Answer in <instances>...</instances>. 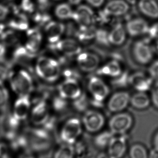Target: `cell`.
<instances>
[{
  "instance_id": "8992f818",
  "label": "cell",
  "mask_w": 158,
  "mask_h": 158,
  "mask_svg": "<svg viewBox=\"0 0 158 158\" xmlns=\"http://www.w3.org/2000/svg\"><path fill=\"white\" fill-rule=\"evenodd\" d=\"M82 131V123L77 118L67 120L60 132V138L65 144L73 145L76 142Z\"/></svg>"
},
{
  "instance_id": "681fc988",
  "label": "cell",
  "mask_w": 158,
  "mask_h": 158,
  "mask_svg": "<svg viewBox=\"0 0 158 158\" xmlns=\"http://www.w3.org/2000/svg\"><path fill=\"white\" fill-rule=\"evenodd\" d=\"M85 1L91 7L98 8L103 5L105 0H85Z\"/></svg>"
},
{
  "instance_id": "4316f807",
  "label": "cell",
  "mask_w": 158,
  "mask_h": 158,
  "mask_svg": "<svg viewBox=\"0 0 158 158\" xmlns=\"http://www.w3.org/2000/svg\"><path fill=\"white\" fill-rule=\"evenodd\" d=\"M97 28L95 26H79V27L75 33V36L77 40L83 43H86L95 38Z\"/></svg>"
},
{
  "instance_id": "277c9868",
  "label": "cell",
  "mask_w": 158,
  "mask_h": 158,
  "mask_svg": "<svg viewBox=\"0 0 158 158\" xmlns=\"http://www.w3.org/2000/svg\"><path fill=\"white\" fill-rule=\"evenodd\" d=\"M88 89L95 106H101L110 93V89L105 82L99 77H90L88 83Z\"/></svg>"
},
{
  "instance_id": "6da1fadb",
  "label": "cell",
  "mask_w": 158,
  "mask_h": 158,
  "mask_svg": "<svg viewBox=\"0 0 158 158\" xmlns=\"http://www.w3.org/2000/svg\"><path fill=\"white\" fill-rule=\"evenodd\" d=\"M35 70L40 77L49 82L56 81L59 78L60 73L58 61L47 57H41L38 59Z\"/></svg>"
},
{
  "instance_id": "83f0119b",
  "label": "cell",
  "mask_w": 158,
  "mask_h": 158,
  "mask_svg": "<svg viewBox=\"0 0 158 158\" xmlns=\"http://www.w3.org/2000/svg\"><path fill=\"white\" fill-rule=\"evenodd\" d=\"M150 102V98L145 92L138 91L137 93L130 97V103L136 109H146L148 107Z\"/></svg>"
},
{
  "instance_id": "ba28073f",
  "label": "cell",
  "mask_w": 158,
  "mask_h": 158,
  "mask_svg": "<svg viewBox=\"0 0 158 158\" xmlns=\"http://www.w3.org/2000/svg\"><path fill=\"white\" fill-rule=\"evenodd\" d=\"M49 48L68 57L77 56L82 52V48L78 42L71 38L65 39L54 44H50Z\"/></svg>"
},
{
  "instance_id": "ab89813d",
  "label": "cell",
  "mask_w": 158,
  "mask_h": 158,
  "mask_svg": "<svg viewBox=\"0 0 158 158\" xmlns=\"http://www.w3.org/2000/svg\"><path fill=\"white\" fill-rule=\"evenodd\" d=\"M35 3L32 0H22L21 4V9L27 13H33L35 10Z\"/></svg>"
},
{
  "instance_id": "4dcf8cb0",
  "label": "cell",
  "mask_w": 158,
  "mask_h": 158,
  "mask_svg": "<svg viewBox=\"0 0 158 158\" xmlns=\"http://www.w3.org/2000/svg\"><path fill=\"white\" fill-rule=\"evenodd\" d=\"M0 40L5 46H14L18 45L20 40L19 36L13 29L6 30L0 36Z\"/></svg>"
},
{
  "instance_id": "f1b7e54d",
  "label": "cell",
  "mask_w": 158,
  "mask_h": 158,
  "mask_svg": "<svg viewBox=\"0 0 158 158\" xmlns=\"http://www.w3.org/2000/svg\"><path fill=\"white\" fill-rule=\"evenodd\" d=\"M16 16L11 20L8 23L10 28L18 31H25L28 29L29 24L27 17L25 14L20 13L15 15Z\"/></svg>"
},
{
  "instance_id": "f35d334b",
  "label": "cell",
  "mask_w": 158,
  "mask_h": 158,
  "mask_svg": "<svg viewBox=\"0 0 158 158\" xmlns=\"http://www.w3.org/2000/svg\"><path fill=\"white\" fill-rule=\"evenodd\" d=\"M129 76L126 73L123 72L119 76L113 78V85L117 87H123L126 85L128 84Z\"/></svg>"
},
{
  "instance_id": "5b68a950",
  "label": "cell",
  "mask_w": 158,
  "mask_h": 158,
  "mask_svg": "<svg viewBox=\"0 0 158 158\" xmlns=\"http://www.w3.org/2000/svg\"><path fill=\"white\" fill-rule=\"evenodd\" d=\"M150 39L148 37L138 40L133 46L134 58L140 64H148L153 58L155 52L153 47L150 45Z\"/></svg>"
},
{
  "instance_id": "b9f144b4",
  "label": "cell",
  "mask_w": 158,
  "mask_h": 158,
  "mask_svg": "<svg viewBox=\"0 0 158 158\" xmlns=\"http://www.w3.org/2000/svg\"><path fill=\"white\" fill-rule=\"evenodd\" d=\"M151 100L153 105L158 109V81H155L151 88Z\"/></svg>"
},
{
  "instance_id": "e575fe53",
  "label": "cell",
  "mask_w": 158,
  "mask_h": 158,
  "mask_svg": "<svg viewBox=\"0 0 158 158\" xmlns=\"http://www.w3.org/2000/svg\"><path fill=\"white\" fill-rule=\"evenodd\" d=\"M129 155L132 158H147L148 154L143 146L139 144H135L130 148Z\"/></svg>"
},
{
  "instance_id": "bcb514c9",
  "label": "cell",
  "mask_w": 158,
  "mask_h": 158,
  "mask_svg": "<svg viewBox=\"0 0 158 158\" xmlns=\"http://www.w3.org/2000/svg\"><path fill=\"white\" fill-rule=\"evenodd\" d=\"M9 64L4 59L0 60V77L5 76L9 68Z\"/></svg>"
},
{
  "instance_id": "8d00e7d4",
  "label": "cell",
  "mask_w": 158,
  "mask_h": 158,
  "mask_svg": "<svg viewBox=\"0 0 158 158\" xmlns=\"http://www.w3.org/2000/svg\"><path fill=\"white\" fill-rule=\"evenodd\" d=\"M51 19V16L47 12L39 11L33 16L34 21L40 26L46 25L50 22Z\"/></svg>"
},
{
  "instance_id": "ee69618b",
  "label": "cell",
  "mask_w": 158,
  "mask_h": 158,
  "mask_svg": "<svg viewBox=\"0 0 158 158\" xmlns=\"http://www.w3.org/2000/svg\"><path fill=\"white\" fill-rule=\"evenodd\" d=\"M36 3L38 10L40 11L47 12L52 5L50 0H36Z\"/></svg>"
},
{
  "instance_id": "c3c4849f",
  "label": "cell",
  "mask_w": 158,
  "mask_h": 158,
  "mask_svg": "<svg viewBox=\"0 0 158 158\" xmlns=\"http://www.w3.org/2000/svg\"><path fill=\"white\" fill-rule=\"evenodd\" d=\"M10 13V9L7 6L0 4V21L4 20Z\"/></svg>"
},
{
  "instance_id": "11a10c76",
  "label": "cell",
  "mask_w": 158,
  "mask_h": 158,
  "mask_svg": "<svg viewBox=\"0 0 158 158\" xmlns=\"http://www.w3.org/2000/svg\"><path fill=\"white\" fill-rule=\"evenodd\" d=\"M153 145L154 147L158 148V132L156 133L153 139Z\"/></svg>"
},
{
  "instance_id": "d6986e66",
  "label": "cell",
  "mask_w": 158,
  "mask_h": 158,
  "mask_svg": "<svg viewBox=\"0 0 158 158\" xmlns=\"http://www.w3.org/2000/svg\"><path fill=\"white\" fill-rule=\"evenodd\" d=\"M65 26L62 23L50 21L45 25V31L50 44L57 43L65 31Z\"/></svg>"
},
{
  "instance_id": "f6af8a7d",
  "label": "cell",
  "mask_w": 158,
  "mask_h": 158,
  "mask_svg": "<svg viewBox=\"0 0 158 158\" xmlns=\"http://www.w3.org/2000/svg\"><path fill=\"white\" fill-rule=\"evenodd\" d=\"M110 17L103 10L100 11L98 15H96V22H98L101 24H105L110 21Z\"/></svg>"
},
{
  "instance_id": "8fae6325",
  "label": "cell",
  "mask_w": 158,
  "mask_h": 158,
  "mask_svg": "<svg viewBox=\"0 0 158 158\" xmlns=\"http://www.w3.org/2000/svg\"><path fill=\"white\" fill-rule=\"evenodd\" d=\"M72 19L79 26H89L96 23V15L91 7L86 5H79L73 11Z\"/></svg>"
},
{
  "instance_id": "ffe728a7",
  "label": "cell",
  "mask_w": 158,
  "mask_h": 158,
  "mask_svg": "<svg viewBox=\"0 0 158 158\" xmlns=\"http://www.w3.org/2000/svg\"><path fill=\"white\" fill-rule=\"evenodd\" d=\"M49 114L48 108L46 102H40L35 106L32 110L31 121L36 125L44 124L48 120Z\"/></svg>"
},
{
  "instance_id": "d6a6232c",
  "label": "cell",
  "mask_w": 158,
  "mask_h": 158,
  "mask_svg": "<svg viewBox=\"0 0 158 158\" xmlns=\"http://www.w3.org/2000/svg\"><path fill=\"white\" fill-rule=\"evenodd\" d=\"M75 153V150L73 145L65 144L58 149L54 157L57 158H71L74 157Z\"/></svg>"
},
{
  "instance_id": "9c48e42d",
  "label": "cell",
  "mask_w": 158,
  "mask_h": 158,
  "mask_svg": "<svg viewBox=\"0 0 158 158\" xmlns=\"http://www.w3.org/2000/svg\"><path fill=\"white\" fill-rule=\"evenodd\" d=\"M60 97L66 100H74L82 94L81 87L77 79L66 78L58 88Z\"/></svg>"
},
{
  "instance_id": "603a6c76",
  "label": "cell",
  "mask_w": 158,
  "mask_h": 158,
  "mask_svg": "<svg viewBox=\"0 0 158 158\" xmlns=\"http://www.w3.org/2000/svg\"><path fill=\"white\" fill-rule=\"evenodd\" d=\"M123 73L122 66L119 61L115 60L110 61L100 68L97 69L99 75L114 78L119 76Z\"/></svg>"
},
{
  "instance_id": "9f6ffc18",
  "label": "cell",
  "mask_w": 158,
  "mask_h": 158,
  "mask_svg": "<svg viewBox=\"0 0 158 158\" xmlns=\"http://www.w3.org/2000/svg\"><path fill=\"white\" fill-rule=\"evenodd\" d=\"M153 48H154L155 52H156L158 54V40H157V41L155 42V45H154Z\"/></svg>"
},
{
  "instance_id": "836d02e7",
  "label": "cell",
  "mask_w": 158,
  "mask_h": 158,
  "mask_svg": "<svg viewBox=\"0 0 158 158\" xmlns=\"http://www.w3.org/2000/svg\"><path fill=\"white\" fill-rule=\"evenodd\" d=\"M94 39L98 44L102 46L108 47L110 45L109 40V32L106 29L97 28Z\"/></svg>"
},
{
  "instance_id": "f907efd6",
  "label": "cell",
  "mask_w": 158,
  "mask_h": 158,
  "mask_svg": "<svg viewBox=\"0 0 158 158\" xmlns=\"http://www.w3.org/2000/svg\"><path fill=\"white\" fill-rule=\"evenodd\" d=\"M5 45L3 43H0V60L4 59L6 49Z\"/></svg>"
},
{
  "instance_id": "db71d44e",
  "label": "cell",
  "mask_w": 158,
  "mask_h": 158,
  "mask_svg": "<svg viewBox=\"0 0 158 158\" xmlns=\"http://www.w3.org/2000/svg\"><path fill=\"white\" fill-rule=\"evenodd\" d=\"M6 27L4 24L0 23V36L6 31Z\"/></svg>"
},
{
  "instance_id": "484cf974",
  "label": "cell",
  "mask_w": 158,
  "mask_h": 158,
  "mask_svg": "<svg viewBox=\"0 0 158 158\" xmlns=\"http://www.w3.org/2000/svg\"><path fill=\"white\" fill-rule=\"evenodd\" d=\"M138 8L140 12L151 19L158 18V3L155 0H139Z\"/></svg>"
},
{
  "instance_id": "52a82bcc",
  "label": "cell",
  "mask_w": 158,
  "mask_h": 158,
  "mask_svg": "<svg viewBox=\"0 0 158 158\" xmlns=\"http://www.w3.org/2000/svg\"><path fill=\"white\" fill-rule=\"evenodd\" d=\"M133 124L132 116L127 113H116L109 121L110 130L114 135H123Z\"/></svg>"
},
{
  "instance_id": "4fadbf2b",
  "label": "cell",
  "mask_w": 158,
  "mask_h": 158,
  "mask_svg": "<svg viewBox=\"0 0 158 158\" xmlns=\"http://www.w3.org/2000/svg\"><path fill=\"white\" fill-rule=\"evenodd\" d=\"M130 96L127 92H116L109 99L107 107L109 110L112 112H120L127 107L130 103Z\"/></svg>"
},
{
  "instance_id": "816d5d0a",
  "label": "cell",
  "mask_w": 158,
  "mask_h": 158,
  "mask_svg": "<svg viewBox=\"0 0 158 158\" xmlns=\"http://www.w3.org/2000/svg\"><path fill=\"white\" fill-rule=\"evenodd\" d=\"M148 157L151 158H158V148L153 147L148 153Z\"/></svg>"
},
{
  "instance_id": "f546056e",
  "label": "cell",
  "mask_w": 158,
  "mask_h": 158,
  "mask_svg": "<svg viewBox=\"0 0 158 158\" xmlns=\"http://www.w3.org/2000/svg\"><path fill=\"white\" fill-rule=\"evenodd\" d=\"M73 11L69 3H61L56 7L55 14L57 18L62 20L72 19Z\"/></svg>"
},
{
  "instance_id": "d590c367",
  "label": "cell",
  "mask_w": 158,
  "mask_h": 158,
  "mask_svg": "<svg viewBox=\"0 0 158 158\" xmlns=\"http://www.w3.org/2000/svg\"><path fill=\"white\" fill-rule=\"evenodd\" d=\"M89 103V100L87 96L83 93L79 98L73 100L74 107L79 112L85 111L87 110Z\"/></svg>"
},
{
  "instance_id": "7c38bea8",
  "label": "cell",
  "mask_w": 158,
  "mask_h": 158,
  "mask_svg": "<svg viewBox=\"0 0 158 158\" xmlns=\"http://www.w3.org/2000/svg\"><path fill=\"white\" fill-rule=\"evenodd\" d=\"M76 61L78 68L87 73L96 71L100 64L99 58L96 54L90 52H81L77 56Z\"/></svg>"
},
{
  "instance_id": "30bf717a",
  "label": "cell",
  "mask_w": 158,
  "mask_h": 158,
  "mask_svg": "<svg viewBox=\"0 0 158 158\" xmlns=\"http://www.w3.org/2000/svg\"><path fill=\"white\" fill-rule=\"evenodd\" d=\"M105 120L103 115L97 111H87L82 119V124L90 133L98 132L104 126Z\"/></svg>"
},
{
  "instance_id": "ac0fdd59",
  "label": "cell",
  "mask_w": 158,
  "mask_h": 158,
  "mask_svg": "<svg viewBox=\"0 0 158 158\" xmlns=\"http://www.w3.org/2000/svg\"><path fill=\"white\" fill-rule=\"evenodd\" d=\"M30 108V101L28 95L21 96L15 103L13 116L18 122L27 117Z\"/></svg>"
},
{
  "instance_id": "2e32d148",
  "label": "cell",
  "mask_w": 158,
  "mask_h": 158,
  "mask_svg": "<svg viewBox=\"0 0 158 158\" xmlns=\"http://www.w3.org/2000/svg\"><path fill=\"white\" fill-rule=\"evenodd\" d=\"M149 26L147 22L142 18L131 19L127 23V33L132 37H137L148 34Z\"/></svg>"
},
{
  "instance_id": "1f68e13d",
  "label": "cell",
  "mask_w": 158,
  "mask_h": 158,
  "mask_svg": "<svg viewBox=\"0 0 158 158\" xmlns=\"http://www.w3.org/2000/svg\"><path fill=\"white\" fill-rule=\"evenodd\" d=\"M114 135L110 131H104L99 134L95 138V144L100 148H104L108 147L112 138Z\"/></svg>"
},
{
  "instance_id": "d4e9b609",
  "label": "cell",
  "mask_w": 158,
  "mask_h": 158,
  "mask_svg": "<svg viewBox=\"0 0 158 158\" xmlns=\"http://www.w3.org/2000/svg\"><path fill=\"white\" fill-rule=\"evenodd\" d=\"M35 55L36 53L30 52L25 47L19 46L14 52L13 60L18 64L29 66Z\"/></svg>"
},
{
  "instance_id": "5bb4252c",
  "label": "cell",
  "mask_w": 158,
  "mask_h": 158,
  "mask_svg": "<svg viewBox=\"0 0 158 158\" xmlns=\"http://www.w3.org/2000/svg\"><path fill=\"white\" fill-rule=\"evenodd\" d=\"M152 81L149 76L144 73L136 72L129 76L128 84L139 92H146L152 87Z\"/></svg>"
},
{
  "instance_id": "f5cc1de1",
  "label": "cell",
  "mask_w": 158,
  "mask_h": 158,
  "mask_svg": "<svg viewBox=\"0 0 158 158\" xmlns=\"http://www.w3.org/2000/svg\"><path fill=\"white\" fill-rule=\"evenodd\" d=\"M82 1L83 0H68L69 4L73 6H79Z\"/></svg>"
},
{
  "instance_id": "7402d4cb",
  "label": "cell",
  "mask_w": 158,
  "mask_h": 158,
  "mask_svg": "<svg viewBox=\"0 0 158 158\" xmlns=\"http://www.w3.org/2000/svg\"><path fill=\"white\" fill-rule=\"evenodd\" d=\"M19 123L13 115H4L0 119V130L6 137L13 138Z\"/></svg>"
},
{
  "instance_id": "44dd1931",
  "label": "cell",
  "mask_w": 158,
  "mask_h": 158,
  "mask_svg": "<svg viewBox=\"0 0 158 158\" xmlns=\"http://www.w3.org/2000/svg\"><path fill=\"white\" fill-rule=\"evenodd\" d=\"M27 40L25 47L32 53H36L40 48L42 35L38 28H32L27 30Z\"/></svg>"
},
{
  "instance_id": "7dc6e473",
  "label": "cell",
  "mask_w": 158,
  "mask_h": 158,
  "mask_svg": "<svg viewBox=\"0 0 158 158\" xmlns=\"http://www.w3.org/2000/svg\"><path fill=\"white\" fill-rule=\"evenodd\" d=\"M10 157V151L8 146L3 143H0V158Z\"/></svg>"
},
{
  "instance_id": "cb8c5ba5",
  "label": "cell",
  "mask_w": 158,
  "mask_h": 158,
  "mask_svg": "<svg viewBox=\"0 0 158 158\" xmlns=\"http://www.w3.org/2000/svg\"><path fill=\"white\" fill-rule=\"evenodd\" d=\"M125 27L121 23L115 24L109 32V40L110 45L120 46L123 45L126 39Z\"/></svg>"
},
{
  "instance_id": "9a60e30c",
  "label": "cell",
  "mask_w": 158,
  "mask_h": 158,
  "mask_svg": "<svg viewBox=\"0 0 158 158\" xmlns=\"http://www.w3.org/2000/svg\"><path fill=\"white\" fill-rule=\"evenodd\" d=\"M114 136L108 147V154L110 158H119L125 152L127 143L125 138L122 135Z\"/></svg>"
},
{
  "instance_id": "e0dca14e",
  "label": "cell",
  "mask_w": 158,
  "mask_h": 158,
  "mask_svg": "<svg viewBox=\"0 0 158 158\" xmlns=\"http://www.w3.org/2000/svg\"><path fill=\"white\" fill-rule=\"evenodd\" d=\"M129 10V5L124 0H111L107 3L103 9L110 17L123 16L126 14Z\"/></svg>"
},
{
  "instance_id": "7a4b0ae2",
  "label": "cell",
  "mask_w": 158,
  "mask_h": 158,
  "mask_svg": "<svg viewBox=\"0 0 158 158\" xmlns=\"http://www.w3.org/2000/svg\"><path fill=\"white\" fill-rule=\"evenodd\" d=\"M24 137L27 146L39 152L48 151L51 146L50 137L46 131L41 129H32Z\"/></svg>"
},
{
  "instance_id": "74e56055",
  "label": "cell",
  "mask_w": 158,
  "mask_h": 158,
  "mask_svg": "<svg viewBox=\"0 0 158 158\" xmlns=\"http://www.w3.org/2000/svg\"><path fill=\"white\" fill-rule=\"evenodd\" d=\"M9 99V95L7 89L2 81L0 80V110L6 108Z\"/></svg>"
},
{
  "instance_id": "7bdbcfd3",
  "label": "cell",
  "mask_w": 158,
  "mask_h": 158,
  "mask_svg": "<svg viewBox=\"0 0 158 158\" xmlns=\"http://www.w3.org/2000/svg\"><path fill=\"white\" fill-rule=\"evenodd\" d=\"M147 35L151 40H158V22L149 26Z\"/></svg>"
},
{
  "instance_id": "3957f363",
  "label": "cell",
  "mask_w": 158,
  "mask_h": 158,
  "mask_svg": "<svg viewBox=\"0 0 158 158\" xmlns=\"http://www.w3.org/2000/svg\"><path fill=\"white\" fill-rule=\"evenodd\" d=\"M10 84L14 91L20 96L29 95L34 88L32 77L25 70L14 73L10 77Z\"/></svg>"
},
{
  "instance_id": "60d3db41",
  "label": "cell",
  "mask_w": 158,
  "mask_h": 158,
  "mask_svg": "<svg viewBox=\"0 0 158 158\" xmlns=\"http://www.w3.org/2000/svg\"><path fill=\"white\" fill-rule=\"evenodd\" d=\"M149 76L154 81H158V60L152 63L148 69Z\"/></svg>"
}]
</instances>
